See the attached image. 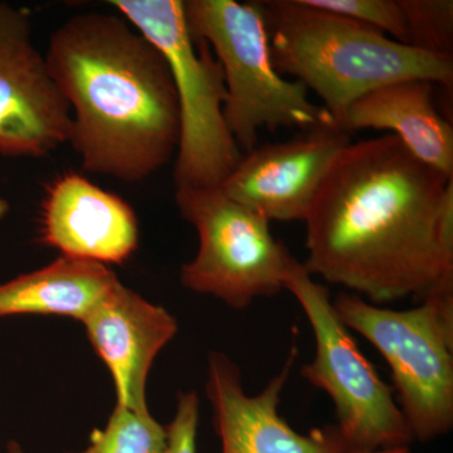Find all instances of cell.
I'll return each instance as SVG.
<instances>
[{"instance_id": "6da1fadb", "label": "cell", "mask_w": 453, "mask_h": 453, "mask_svg": "<svg viewBox=\"0 0 453 453\" xmlns=\"http://www.w3.org/2000/svg\"><path fill=\"white\" fill-rule=\"evenodd\" d=\"M303 222L311 276L375 305L453 295V178L392 134L342 148Z\"/></svg>"}, {"instance_id": "7a4b0ae2", "label": "cell", "mask_w": 453, "mask_h": 453, "mask_svg": "<svg viewBox=\"0 0 453 453\" xmlns=\"http://www.w3.org/2000/svg\"><path fill=\"white\" fill-rule=\"evenodd\" d=\"M46 59L70 106L67 144L85 172L138 183L175 157L174 80L163 53L127 18L71 17L50 35Z\"/></svg>"}, {"instance_id": "3957f363", "label": "cell", "mask_w": 453, "mask_h": 453, "mask_svg": "<svg viewBox=\"0 0 453 453\" xmlns=\"http://www.w3.org/2000/svg\"><path fill=\"white\" fill-rule=\"evenodd\" d=\"M256 3L277 73L314 91L342 129L351 104L388 83L427 80L452 91L453 58L414 50L380 29L308 7L303 0Z\"/></svg>"}, {"instance_id": "277c9868", "label": "cell", "mask_w": 453, "mask_h": 453, "mask_svg": "<svg viewBox=\"0 0 453 453\" xmlns=\"http://www.w3.org/2000/svg\"><path fill=\"white\" fill-rule=\"evenodd\" d=\"M183 11L193 37L204 41L222 65L226 88L223 115L241 150L257 146L262 130L306 131L336 125L323 106L310 100L303 83L277 73L257 3L186 0Z\"/></svg>"}, {"instance_id": "5b68a950", "label": "cell", "mask_w": 453, "mask_h": 453, "mask_svg": "<svg viewBox=\"0 0 453 453\" xmlns=\"http://www.w3.org/2000/svg\"><path fill=\"white\" fill-rule=\"evenodd\" d=\"M109 3L168 62L180 111V139L174 157L175 189L220 187L243 153L223 115L226 88L219 59L204 41L193 37L181 0Z\"/></svg>"}, {"instance_id": "8992f818", "label": "cell", "mask_w": 453, "mask_h": 453, "mask_svg": "<svg viewBox=\"0 0 453 453\" xmlns=\"http://www.w3.org/2000/svg\"><path fill=\"white\" fill-rule=\"evenodd\" d=\"M334 309L348 329L377 348L392 371L398 407L413 441L453 428V295H432L412 309L380 308L342 292Z\"/></svg>"}, {"instance_id": "52a82bcc", "label": "cell", "mask_w": 453, "mask_h": 453, "mask_svg": "<svg viewBox=\"0 0 453 453\" xmlns=\"http://www.w3.org/2000/svg\"><path fill=\"white\" fill-rule=\"evenodd\" d=\"M285 290L305 312L315 340V356L301 375L332 398L336 427L351 452L410 447L413 438L393 390L363 356L340 320L329 290L316 282L291 256Z\"/></svg>"}, {"instance_id": "ba28073f", "label": "cell", "mask_w": 453, "mask_h": 453, "mask_svg": "<svg viewBox=\"0 0 453 453\" xmlns=\"http://www.w3.org/2000/svg\"><path fill=\"white\" fill-rule=\"evenodd\" d=\"M181 217L199 238L196 257L183 265L187 290L211 295L244 310L280 294L291 253L273 237L270 222L226 195L220 187L175 189Z\"/></svg>"}, {"instance_id": "9c48e42d", "label": "cell", "mask_w": 453, "mask_h": 453, "mask_svg": "<svg viewBox=\"0 0 453 453\" xmlns=\"http://www.w3.org/2000/svg\"><path fill=\"white\" fill-rule=\"evenodd\" d=\"M71 110L33 41L28 9L0 2V157L42 159L67 144Z\"/></svg>"}, {"instance_id": "30bf717a", "label": "cell", "mask_w": 453, "mask_h": 453, "mask_svg": "<svg viewBox=\"0 0 453 453\" xmlns=\"http://www.w3.org/2000/svg\"><path fill=\"white\" fill-rule=\"evenodd\" d=\"M292 348L285 365L257 395H247L240 368L226 354L208 357L207 390L222 453H350L335 425L295 431L280 416L282 390L296 360Z\"/></svg>"}, {"instance_id": "8fae6325", "label": "cell", "mask_w": 453, "mask_h": 453, "mask_svg": "<svg viewBox=\"0 0 453 453\" xmlns=\"http://www.w3.org/2000/svg\"><path fill=\"white\" fill-rule=\"evenodd\" d=\"M350 142V134L332 124L288 142L255 146L242 154L220 189L268 222H303L334 157Z\"/></svg>"}, {"instance_id": "7c38bea8", "label": "cell", "mask_w": 453, "mask_h": 453, "mask_svg": "<svg viewBox=\"0 0 453 453\" xmlns=\"http://www.w3.org/2000/svg\"><path fill=\"white\" fill-rule=\"evenodd\" d=\"M41 241L67 257L122 265L139 246V223L127 201L79 173L59 175L46 188Z\"/></svg>"}, {"instance_id": "4fadbf2b", "label": "cell", "mask_w": 453, "mask_h": 453, "mask_svg": "<svg viewBox=\"0 0 453 453\" xmlns=\"http://www.w3.org/2000/svg\"><path fill=\"white\" fill-rule=\"evenodd\" d=\"M82 324L111 372L116 404L149 412L146 380L157 354L178 332L174 316L120 282Z\"/></svg>"}, {"instance_id": "5bb4252c", "label": "cell", "mask_w": 453, "mask_h": 453, "mask_svg": "<svg viewBox=\"0 0 453 453\" xmlns=\"http://www.w3.org/2000/svg\"><path fill=\"white\" fill-rule=\"evenodd\" d=\"M434 86L412 79L372 89L349 107L344 129L392 131L414 157L453 178V127L434 105Z\"/></svg>"}, {"instance_id": "9a60e30c", "label": "cell", "mask_w": 453, "mask_h": 453, "mask_svg": "<svg viewBox=\"0 0 453 453\" xmlns=\"http://www.w3.org/2000/svg\"><path fill=\"white\" fill-rule=\"evenodd\" d=\"M120 282L107 265L61 256L0 285V319L35 314L83 321Z\"/></svg>"}, {"instance_id": "2e32d148", "label": "cell", "mask_w": 453, "mask_h": 453, "mask_svg": "<svg viewBox=\"0 0 453 453\" xmlns=\"http://www.w3.org/2000/svg\"><path fill=\"white\" fill-rule=\"evenodd\" d=\"M165 447V427L150 412L116 404L105 428L92 432L88 449L74 453H164Z\"/></svg>"}, {"instance_id": "e0dca14e", "label": "cell", "mask_w": 453, "mask_h": 453, "mask_svg": "<svg viewBox=\"0 0 453 453\" xmlns=\"http://www.w3.org/2000/svg\"><path fill=\"white\" fill-rule=\"evenodd\" d=\"M407 25L408 46L453 58L452 0H398Z\"/></svg>"}, {"instance_id": "ac0fdd59", "label": "cell", "mask_w": 453, "mask_h": 453, "mask_svg": "<svg viewBox=\"0 0 453 453\" xmlns=\"http://www.w3.org/2000/svg\"><path fill=\"white\" fill-rule=\"evenodd\" d=\"M308 7L320 9L372 27L392 40L408 43L407 25L398 0H303ZM388 35V37H389ZM408 46V44H407Z\"/></svg>"}, {"instance_id": "d6986e66", "label": "cell", "mask_w": 453, "mask_h": 453, "mask_svg": "<svg viewBox=\"0 0 453 453\" xmlns=\"http://www.w3.org/2000/svg\"><path fill=\"white\" fill-rule=\"evenodd\" d=\"M198 423V395L193 390L179 393L174 418L165 427L166 447L164 453H196Z\"/></svg>"}, {"instance_id": "ffe728a7", "label": "cell", "mask_w": 453, "mask_h": 453, "mask_svg": "<svg viewBox=\"0 0 453 453\" xmlns=\"http://www.w3.org/2000/svg\"><path fill=\"white\" fill-rule=\"evenodd\" d=\"M350 453H411L410 447H398V449H378L369 452H350Z\"/></svg>"}, {"instance_id": "44dd1931", "label": "cell", "mask_w": 453, "mask_h": 453, "mask_svg": "<svg viewBox=\"0 0 453 453\" xmlns=\"http://www.w3.org/2000/svg\"><path fill=\"white\" fill-rule=\"evenodd\" d=\"M9 453H23L20 447L16 442L9 443Z\"/></svg>"}, {"instance_id": "7402d4cb", "label": "cell", "mask_w": 453, "mask_h": 453, "mask_svg": "<svg viewBox=\"0 0 453 453\" xmlns=\"http://www.w3.org/2000/svg\"><path fill=\"white\" fill-rule=\"evenodd\" d=\"M8 211V204L7 202L3 201V199H0V219H2L3 216H4L5 211Z\"/></svg>"}]
</instances>
